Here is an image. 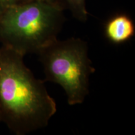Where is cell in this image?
Masks as SVG:
<instances>
[{"label":"cell","instance_id":"8992f818","mask_svg":"<svg viewBox=\"0 0 135 135\" xmlns=\"http://www.w3.org/2000/svg\"><path fill=\"white\" fill-rule=\"evenodd\" d=\"M31 1L33 0H0V14L8 8Z\"/></svg>","mask_w":135,"mask_h":135},{"label":"cell","instance_id":"277c9868","mask_svg":"<svg viewBox=\"0 0 135 135\" xmlns=\"http://www.w3.org/2000/svg\"><path fill=\"white\" fill-rule=\"evenodd\" d=\"M104 32L109 42L121 45L134 37L135 25L130 16L124 13H118L108 20L104 25Z\"/></svg>","mask_w":135,"mask_h":135},{"label":"cell","instance_id":"7a4b0ae2","mask_svg":"<svg viewBox=\"0 0 135 135\" xmlns=\"http://www.w3.org/2000/svg\"><path fill=\"white\" fill-rule=\"evenodd\" d=\"M60 6L41 0L16 5L0 14V43L25 56L57 39L65 18Z\"/></svg>","mask_w":135,"mask_h":135},{"label":"cell","instance_id":"6da1fadb","mask_svg":"<svg viewBox=\"0 0 135 135\" xmlns=\"http://www.w3.org/2000/svg\"><path fill=\"white\" fill-rule=\"evenodd\" d=\"M23 59L15 51L0 47V116L16 135L46 127L56 112L45 81L36 78Z\"/></svg>","mask_w":135,"mask_h":135},{"label":"cell","instance_id":"5b68a950","mask_svg":"<svg viewBox=\"0 0 135 135\" xmlns=\"http://www.w3.org/2000/svg\"><path fill=\"white\" fill-rule=\"evenodd\" d=\"M63 9L70 10L73 16L81 22H86L88 12L86 8V0H61Z\"/></svg>","mask_w":135,"mask_h":135},{"label":"cell","instance_id":"52a82bcc","mask_svg":"<svg viewBox=\"0 0 135 135\" xmlns=\"http://www.w3.org/2000/svg\"><path fill=\"white\" fill-rule=\"evenodd\" d=\"M41 1H46V2L52 3V4L58 5V6H60L63 9V6H62V3H61V0H41Z\"/></svg>","mask_w":135,"mask_h":135},{"label":"cell","instance_id":"3957f363","mask_svg":"<svg viewBox=\"0 0 135 135\" xmlns=\"http://www.w3.org/2000/svg\"><path fill=\"white\" fill-rule=\"evenodd\" d=\"M36 55L43 66L44 81L60 84L70 105L83 103L89 93V77L95 71L86 42L80 38L56 39Z\"/></svg>","mask_w":135,"mask_h":135},{"label":"cell","instance_id":"ba28073f","mask_svg":"<svg viewBox=\"0 0 135 135\" xmlns=\"http://www.w3.org/2000/svg\"><path fill=\"white\" fill-rule=\"evenodd\" d=\"M0 123H1V116H0Z\"/></svg>","mask_w":135,"mask_h":135}]
</instances>
